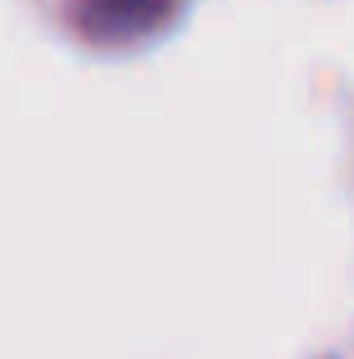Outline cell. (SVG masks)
<instances>
[{
	"label": "cell",
	"instance_id": "6da1fadb",
	"mask_svg": "<svg viewBox=\"0 0 354 359\" xmlns=\"http://www.w3.org/2000/svg\"><path fill=\"white\" fill-rule=\"evenodd\" d=\"M73 18L87 36L100 41H127L169 18V0H78Z\"/></svg>",
	"mask_w": 354,
	"mask_h": 359
}]
</instances>
